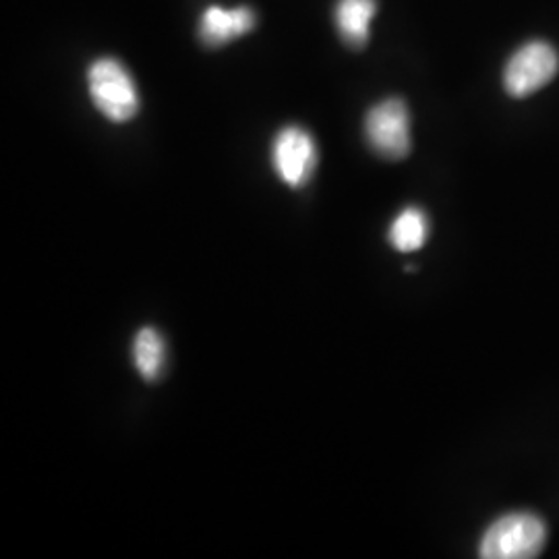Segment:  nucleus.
<instances>
[{"label": "nucleus", "instance_id": "1", "mask_svg": "<svg viewBox=\"0 0 559 559\" xmlns=\"http://www.w3.org/2000/svg\"><path fill=\"white\" fill-rule=\"evenodd\" d=\"M547 543V526L531 512H512L496 520L479 543L483 559L539 558Z\"/></svg>", "mask_w": 559, "mask_h": 559}, {"label": "nucleus", "instance_id": "2", "mask_svg": "<svg viewBox=\"0 0 559 559\" xmlns=\"http://www.w3.org/2000/svg\"><path fill=\"white\" fill-rule=\"evenodd\" d=\"M87 87L94 106L112 122H127L140 112V92L129 69L117 59L90 64Z\"/></svg>", "mask_w": 559, "mask_h": 559}, {"label": "nucleus", "instance_id": "3", "mask_svg": "<svg viewBox=\"0 0 559 559\" xmlns=\"http://www.w3.org/2000/svg\"><path fill=\"white\" fill-rule=\"evenodd\" d=\"M369 147L385 160H402L411 154V115L400 98L376 104L365 117Z\"/></svg>", "mask_w": 559, "mask_h": 559}, {"label": "nucleus", "instance_id": "4", "mask_svg": "<svg viewBox=\"0 0 559 559\" xmlns=\"http://www.w3.org/2000/svg\"><path fill=\"white\" fill-rule=\"evenodd\" d=\"M558 52L545 41L522 46L503 71V87L512 98H526L558 75Z\"/></svg>", "mask_w": 559, "mask_h": 559}, {"label": "nucleus", "instance_id": "5", "mask_svg": "<svg viewBox=\"0 0 559 559\" xmlns=\"http://www.w3.org/2000/svg\"><path fill=\"white\" fill-rule=\"evenodd\" d=\"M272 164L278 179L299 189L307 185L318 168V145L309 131L288 124L272 143Z\"/></svg>", "mask_w": 559, "mask_h": 559}, {"label": "nucleus", "instance_id": "6", "mask_svg": "<svg viewBox=\"0 0 559 559\" xmlns=\"http://www.w3.org/2000/svg\"><path fill=\"white\" fill-rule=\"evenodd\" d=\"M255 27V13L249 7L224 9L210 7L201 15L200 40L207 48H221L228 41L237 40Z\"/></svg>", "mask_w": 559, "mask_h": 559}, {"label": "nucleus", "instance_id": "7", "mask_svg": "<svg viewBox=\"0 0 559 559\" xmlns=\"http://www.w3.org/2000/svg\"><path fill=\"white\" fill-rule=\"evenodd\" d=\"M378 0H338L334 20L346 46L360 50L369 41V27L376 17Z\"/></svg>", "mask_w": 559, "mask_h": 559}, {"label": "nucleus", "instance_id": "8", "mask_svg": "<svg viewBox=\"0 0 559 559\" xmlns=\"http://www.w3.org/2000/svg\"><path fill=\"white\" fill-rule=\"evenodd\" d=\"M131 355L143 380L156 381L160 378L166 362V342L156 328H141L133 340Z\"/></svg>", "mask_w": 559, "mask_h": 559}, {"label": "nucleus", "instance_id": "9", "mask_svg": "<svg viewBox=\"0 0 559 559\" xmlns=\"http://www.w3.org/2000/svg\"><path fill=\"white\" fill-rule=\"evenodd\" d=\"M390 245L400 253H415L427 242L429 221L419 207H406L390 226Z\"/></svg>", "mask_w": 559, "mask_h": 559}]
</instances>
